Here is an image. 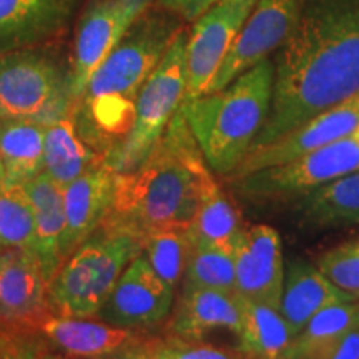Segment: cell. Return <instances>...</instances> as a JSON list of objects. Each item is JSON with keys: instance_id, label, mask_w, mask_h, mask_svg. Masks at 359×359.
Returning <instances> with one entry per match:
<instances>
[{"instance_id": "1", "label": "cell", "mask_w": 359, "mask_h": 359, "mask_svg": "<svg viewBox=\"0 0 359 359\" xmlns=\"http://www.w3.org/2000/svg\"><path fill=\"white\" fill-rule=\"evenodd\" d=\"M359 92V0H326L302 13L275 62L266 122L250 150L278 140Z\"/></svg>"}, {"instance_id": "2", "label": "cell", "mask_w": 359, "mask_h": 359, "mask_svg": "<svg viewBox=\"0 0 359 359\" xmlns=\"http://www.w3.org/2000/svg\"><path fill=\"white\" fill-rule=\"evenodd\" d=\"M218 185L180 107L145 160L115 173L110 212L100 226L143 241L155 231L188 230L201 201Z\"/></svg>"}, {"instance_id": "3", "label": "cell", "mask_w": 359, "mask_h": 359, "mask_svg": "<svg viewBox=\"0 0 359 359\" xmlns=\"http://www.w3.org/2000/svg\"><path fill=\"white\" fill-rule=\"evenodd\" d=\"M180 29L172 13L145 12L93 72L74 118L83 142L105 161L128 133L138 93Z\"/></svg>"}, {"instance_id": "4", "label": "cell", "mask_w": 359, "mask_h": 359, "mask_svg": "<svg viewBox=\"0 0 359 359\" xmlns=\"http://www.w3.org/2000/svg\"><path fill=\"white\" fill-rule=\"evenodd\" d=\"M275 62L264 58L218 92L183 102L182 109L206 163L228 178L248 155L266 122Z\"/></svg>"}, {"instance_id": "5", "label": "cell", "mask_w": 359, "mask_h": 359, "mask_svg": "<svg viewBox=\"0 0 359 359\" xmlns=\"http://www.w3.org/2000/svg\"><path fill=\"white\" fill-rule=\"evenodd\" d=\"M142 251V238L100 226L65 258L48 283L50 311L97 318L120 275Z\"/></svg>"}, {"instance_id": "6", "label": "cell", "mask_w": 359, "mask_h": 359, "mask_svg": "<svg viewBox=\"0 0 359 359\" xmlns=\"http://www.w3.org/2000/svg\"><path fill=\"white\" fill-rule=\"evenodd\" d=\"M74 111L70 64L39 47L0 55V118L48 127Z\"/></svg>"}, {"instance_id": "7", "label": "cell", "mask_w": 359, "mask_h": 359, "mask_svg": "<svg viewBox=\"0 0 359 359\" xmlns=\"http://www.w3.org/2000/svg\"><path fill=\"white\" fill-rule=\"evenodd\" d=\"M188 32L180 29L135 102L132 127L105 163L115 173L130 172L154 150L185 100Z\"/></svg>"}, {"instance_id": "8", "label": "cell", "mask_w": 359, "mask_h": 359, "mask_svg": "<svg viewBox=\"0 0 359 359\" xmlns=\"http://www.w3.org/2000/svg\"><path fill=\"white\" fill-rule=\"evenodd\" d=\"M353 172H359V142L349 135L286 163L226 182L250 203H294L316 188Z\"/></svg>"}, {"instance_id": "9", "label": "cell", "mask_w": 359, "mask_h": 359, "mask_svg": "<svg viewBox=\"0 0 359 359\" xmlns=\"http://www.w3.org/2000/svg\"><path fill=\"white\" fill-rule=\"evenodd\" d=\"M155 0H90L80 15L70 58L75 107L93 72Z\"/></svg>"}, {"instance_id": "10", "label": "cell", "mask_w": 359, "mask_h": 359, "mask_svg": "<svg viewBox=\"0 0 359 359\" xmlns=\"http://www.w3.org/2000/svg\"><path fill=\"white\" fill-rule=\"evenodd\" d=\"M257 0H218L195 20L187 42L185 100L208 93Z\"/></svg>"}, {"instance_id": "11", "label": "cell", "mask_w": 359, "mask_h": 359, "mask_svg": "<svg viewBox=\"0 0 359 359\" xmlns=\"http://www.w3.org/2000/svg\"><path fill=\"white\" fill-rule=\"evenodd\" d=\"M303 4L304 0H257L208 93L228 87L236 77L283 47L302 19Z\"/></svg>"}, {"instance_id": "12", "label": "cell", "mask_w": 359, "mask_h": 359, "mask_svg": "<svg viewBox=\"0 0 359 359\" xmlns=\"http://www.w3.org/2000/svg\"><path fill=\"white\" fill-rule=\"evenodd\" d=\"M173 302L175 291L142 253L120 275L97 318L111 326L148 333L167 323Z\"/></svg>"}, {"instance_id": "13", "label": "cell", "mask_w": 359, "mask_h": 359, "mask_svg": "<svg viewBox=\"0 0 359 359\" xmlns=\"http://www.w3.org/2000/svg\"><path fill=\"white\" fill-rule=\"evenodd\" d=\"M358 125L359 92L348 100L313 116L308 122L283 135L278 140L250 150L235 172L224 180L245 177V175L258 172L262 168L286 163V161L306 155L309 151L320 150L330 143L349 137Z\"/></svg>"}, {"instance_id": "14", "label": "cell", "mask_w": 359, "mask_h": 359, "mask_svg": "<svg viewBox=\"0 0 359 359\" xmlns=\"http://www.w3.org/2000/svg\"><path fill=\"white\" fill-rule=\"evenodd\" d=\"M236 293L245 299L280 308L285 266L281 238L268 224H245L233 248Z\"/></svg>"}, {"instance_id": "15", "label": "cell", "mask_w": 359, "mask_h": 359, "mask_svg": "<svg viewBox=\"0 0 359 359\" xmlns=\"http://www.w3.org/2000/svg\"><path fill=\"white\" fill-rule=\"evenodd\" d=\"M48 351L69 358L107 359L142 344L147 333L111 326L98 318L62 316L48 313L35 326Z\"/></svg>"}, {"instance_id": "16", "label": "cell", "mask_w": 359, "mask_h": 359, "mask_svg": "<svg viewBox=\"0 0 359 359\" xmlns=\"http://www.w3.org/2000/svg\"><path fill=\"white\" fill-rule=\"evenodd\" d=\"M48 313V281L34 253L0 251V326L35 330Z\"/></svg>"}, {"instance_id": "17", "label": "cell", "mask_w": 359, "mask_h": 359, "mask_svg": "<svg viewBox=\"0 0 359 359\" xmlns=\"http://www.w3.org/2000/svg\"><path fill=\"white\" fill-rule=\"evenodd\" d=\"M82 0H0V55L39 47L69 27Z\"/></svg>"}, {"instance_id": "18", "label": "cell", "mask_w": 359, "mask_h": 359, "mask_svg": "<svg viewBox=\"0 0 359 359\" xmlns=\"http://www.w3.org/2000/svg\"><path fill=\"white\" fill-rule=\"evenodd\" d=\"M115 172L107 163L90 168L64 188L65 235L64 262L95 233L110 212Z\"/></svg>"}, {"instance_id": "19", "label": "cell", "mask_w": 359, "mask_h": 359, "mask_svg": "<svg viewBox=\"0 0 359 359\" xmlns=\"http://www.w3.org/2000/svg\"><path fill=\"white\" fill-rule=\"evenodd\" d=\"M240 325L241 298L238 293L182 286L178 302L167 320L165 334L183 339H203L218 330L238 334Z\"/></svg>"}, {"instance_id": "20", "label": "cell", "mask_w": 359, "mask_h": 359, "mask_svg": "<svg viewBox=\"0 0 359 359\" xmlns=\"http://www.w3.org/2000/svg\"><path fill=\"white\" fill-rule=\"evenodd\" d=\"M358 302L331 283L314 264L293 259L285 269L280 311L296 336L316 313L333 304Z\"/></svg>"}, {"instance_id": "21", "label": "cell", "mask_w": 359, "mask_h": 359, "mask_svg": "<svg viewBox=\"0 0 359 359\" xmlns=\"http://www.w3.org/2000/svg\"><path fill=\"white\" fill-rule=\"evenodd\" d=\"M24 188L34 206L35 238L32 253L39 259L47 281L50 283L64 263L62 243L67 223L64 187L42 172L39 177L24 183Z\"/></svg>"}, {"instance_id": "22", "label": "cell", "mask_w": 359, "mask_h": 359, "mask_svg": "<svg viewBox=\"0 0 359 359\" xmlns=\"http://www.w3.org/2000/svg\"><path fill=\"white\" fill-rule=\"evenodd\" d=\"M294 206L304 230H336L359 224V172L336 178L299 198Z\"/></svg>"}, {"instance_id": "23", "label": "cell", "mask_w": 359, "mask_h": 359, "mask_svg": "<svg viewBox=\"0 0 359 359\" xmlns=\"http://www.w3.org/2000/svg\"><path fill=\"white\" fill-rule=\"evenodd\" d=\"M100 163H105V158L80 137L74 114L45 127L43 173L60 187L70 185Z\"/></svg>"}, {"instance_id": "24", "label": "cell", "mask_w": 359, "mask_h": 359, "mask_svg": "<svg viewBox=\"0 0 359 359\" xmlns=\"http://www.w3.org/2000/svg\"><path fill=\"white\" fill-rule=\"evenodd\" d=\"M45 125L0 118L4 187L24 185L43 172Z\"/></svg>"}, {"instance_id": "25", "label": "cell", "mask_w": 359, "mask_h": 359, "mask_svg": "<svg viewBox=\"0 0 359 359\" xmlns=\"http://www.w3.org/2000/svg\"><path fill=\"white\" fill-rule=\"evenodd\" d=\"M236 338L238 349L250 359H280L294 336L280 308L241 298V325Z\"/></svg>"}, {"instance_id": "26", "label": "cell", "mask_w": 359, "mask_h": 359, "mask_svg": "<svg viewBox=\"0 0 359 359\" xmlns=\"http://www.w3.org/2000/svg\"><path fill=\"white\" fill-rule=\"evenodd\" d=\"M243 228L245 223L235 201L222 185H218L201 201L187 233L191 246L218 248L233 255V248Z\"/></svg>"}, {"instance_id": "27", "label": "cell", "mask_w": 359, "mask_h": 359, "mask_svg": "<svg viewBox=\"0 0 359 359\" xmlns=\"http://www.w3.org/2000/svg\"><path fill=\"white\" fill-rule=\"evenodd\" d=\"M35 238L34 206L24 185L0 190V251L27 250L32 253Z\"/></svg>"}, {"instance_id": "28", "label": "cell", "mask_w": 359, "mask_h": 359, "mask_svg": "<svg viewBox=\"0 0 359 359\" xmlns=\"http://www.w3.org/2000/svg\"><path fill=\"white\" fill-rule=\"evenodd\" d=\"M190 251L187 230H161L145 238L142 253L156 275L175 291L185 276Z\"/></svg>"}, {"instance_id": "29", "label": "cell", "mask_w": 359, "mask_h": 359, "mask_svg": "<svg viewBox=\"0 0 359 359\" xmlns=\"http://www.w3.org/2000/svg\"><path fill=\"white\" fill-rule=\"evenodd\" d=\"M182 286L236 293L235 259L230 251L191 246Z\"/></svg>"}, {"instance_id": "30", "label": "cell", "mask_w": 359, "mask_h": 359, "mask_svg": "<svg viewBox=\"0 0 359 359\" xmlns=\"http://www.w3.org/2000/svg\"><path fill=\"white\" fill-rule=\"evenodd\" d=\"M359 327V299L333 304L321 309L306 323V326L291 339L294 346L330 343Z\"/></svg>"}, {"instance_id": "31", "label": "cell", "mask_w": 359, "mask_h": 359, "mask_svg": "<svg viewBox=\"0 0 359 359\" xmlns=\"http://www.w3.org/2000/svg\"><path fill=\"white\" fill-rule=\"evenodd\" d=\"M316 266L338 288L359 299V236L325 251Z\"/></svg>"}, {"instance_id": "32", "label": "cell", "mask_w": 359, "mask_h": 359, "mask_svg": "<svg viewBox=\"0 0 359 359\" xmlns=\"http://www.w3.org/2000/svg\"><path fill=\"white\" fill-rule=\"evenodd\" d=\"M147 346L156 359H250L240 349L222 348L203 339H183L165 334L148 336Z\"/></svg>"}, {"instance_id": "33", "label": "cell", "mask_w": 359, "mask_h": 359, "mask_svg": "<svg viewBox=\"0 0 359 359\" xmlns=\"http://www.w3.org/2000/svg\"><path fill=\"white\" fill-rule=\"evenodd\" d=\"M280 359H359V327L330 343L294 346L290 343Z\"/></svg>"}, {"instance_id": "34", "label": "cell", "mask_w": 359, "mask_h": 359, "mask_svg": "<svg viewBox=\"0 0 359 359\" xmlns=\"http://www.w3.org/2000/svg\"><path fill=\"white\" fill-rule=\"evenodd\" d=\"M2 327L6 338L7 359H43L48 353L47 344L34 330H15V327Z\"/></svg>"}, {"instance_id": "35", "label": "cell", "mask_w": 359, "mask_h": 359, "mask_svg": "<svg viewBox=\"0 0 359 359\" xmlns=\"http://www.w3.org/2000/svg\"><path fill=\"white\" fill-rule=\"evenodd\" d=\"M161 11L172 13L183 22H195L218 0H155Z\"/></svg>"}, {"instance_id": "36", "label": "cell", "mask_w": 359, "mask_h": 359, "mask_svg": "<svg viewBox=\"0 0 359 359\" xmlns=\"http://www.w3.org/2000/svg\"><path fill=\"white\" fill-rule=\"evenodd\" d=\"M114 359H156V358L151 354L150 349H148L147 339H145L142 344H138V346L128 349V351L118 354V356H114Z\"/></svg>"}, {"instance_id": "37", "label": "cell", "mask_w": 359, "mask_h": 359, "mask_svg": "<svg viewBox=\"0 0 359 359\" xmlns=\"http://www.w3.org/2000/svg\"><path fill=\"white\" fill-rule=\"evenodd\" d=\"M0 359H7L6 358V338H4L2 327H0Z\"/></svg>"}, {"instance_id": "38", "label": "cell", "mask_w": 359, "mask_h": 359, "mask_svg": "<svg viewBox=\"0 0 359 359\" xmlns=\"http://www.w3.org/2000/svg\"><path fill=\"white\" fill-rule=\"evenodd\" d=\"M43 359H80V358H69V356H62V354H57V353L48 351V353L43 356ZM107 359H114V358H107Z\"/></svg>"}, {"instance_id": "39", "label": "cell", "mask_w": 359, "mask_h": 359, "mask_svg": "<svg viewBox=\"0 0 359 359\" xmlns=\"http://www.w3.org/2000/svg\"><path fill=\"white\" fill-rule=\"evenodd\" d=\"M4 188V168H2V161H0V190Z\"/></svg>"}, {"instance_id": "40", "label": "cell", "mask_w": 359, "mask_h": 359, "mask_svg": "<svg viewBox=\"0 0 359 359\" xmlns=\"http://www.w3.org/2000/svg\"><path fill=\"white\" fill-rule=\"evenodd\" d=\"M351 135H353V137H354V138H356V140L359 142V125H358V127H356V128H354V132H353Z\"/></svg>"}]
</instances>
